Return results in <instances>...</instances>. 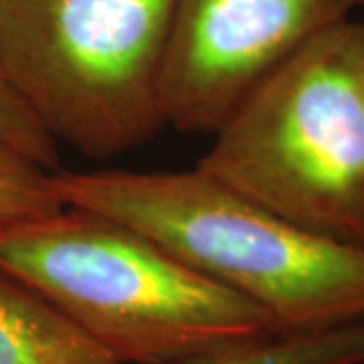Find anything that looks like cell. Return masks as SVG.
Masks as SVG:
<instances>
[{
  "label": "cell",
  "mask_w": 364,
  "mask_h": 364,
  "mask_svg": "<svg viewBox=\"0 0 364 364\" xmlns=\"http://www.w3.org/2000/svg\"><path fill=\"white\" fill-rule=\"evenodd\" d=\"M63 207L134 227L253 301L277 332L364 322V249L310 233L193 170H55Z\"/></svg>",
  "instance_id": "6da1fadb"
},
{
  "label": "cell",
  "mask_w": 364,
  "mask_h": 364,
  "mask_svg": "<svg viewBox=\"0 0 364 364\" xmlns=\"http://www.w3.org/2000/svg\"><path fill=\"white\" fill-rule=\"evenodd\" d=\"M0 269L41 294L119 364H170L277 334L253 301L134 227L81 208L0 227Z\"/></svg>",
  "instance_id": "7a4b0ae2"
},
{
  "label": "cell",
  "mask_w": 364,
  "mask_h": 364,
  "mask_svg": "<svg viewBox=\"0 0 364 364\" xmlns=\"http://www.w3.org/2000/svg\"><path fill=\"white\" fill-rule=\"evenodd\" d=\"M213 136L196 168L310 233L364 249V18L299 47Z\"/></svg>",
  "instance_id": "3957f363"
},
{
  "label": "cell",
  "mask_w": 364,
  "mask_h": 364,
  "mask_svg": "<svg viewBox=\"0 0 364 364\" xmlns=\"http://www.w3.org/2000/svg\"><path fill=\"white\" fill-rule=\"evenodd\" d=\"M176 0H0V73L57 142L122 156L166 128Z\"/></svg>",
  "instance_id": "277c9868"
},
{
  "label": "cell",
  "mask_w": 364,
  "mask_h": 364,
  "mask_svg": "<svg viewBox=\"0 0 364 364\" xmlns=\"http://www.w3.org/2000/svg\"><path fill=\"white\" fill-rule=\"evenodd\" d=\"M364 0H176L162 75L166 126L215 134L261 79Z\"/></svg>",
  "instance_id": "5b68a950"
},
{
  "label": "cell",
  "mask_w": 364,
  "mask_h": 364,
  "mask_svg": "<svg viewBox=\"0 0 364 364\" xmlns=\"http://www.w3.org/2000/svg\"><path fill=\"white\" fill-rule=\"evenodd\" d=\"M0 364H119L53 304L0 269Z\"/></svg>",
  "instance_id": "8992f818"
},
{
  "label": "cell",
  "mask_w": 364,
  "mask_h": 364,
  "mask_svg": "<svg viewBox=\"0 0 364 364\" xmlns=\"http://www.w3.org/2000/svg\"><path fill=\"white\" fill-rule=\"evenodd\" d=\"M170 364H364V322L318 332H277Z\"/></svg>",
  "instance_id": "52a82bcc"
},
{
  "label": "cell",
  "mask_w": 364,
  "mask_h": 364,
  "mask_svg": "<svg viewBox=\"0 0 364 364\" xmlns=\"http://www.w3.org/2000/svg\"><path fill=\"white\" fill-rule=\"evenodd\" d=\"M63 208L53 172L0 140V227Z\"/></svg>",
  "instance_id": "ba28073f"
},
{
  "label": "cell",
  "mask_w": 364,
  "mask_h": 364,
  "mask_svg": "<svg viewBox=\"0 0 364 364\" xmlns=\"http://www.w3.org/2000/svg\"><path fill=\"white\" fill-rule=\"evenodd\" d=\"M0 140L47 170H59V142L0 73Z\"/></svg>",
  "instance_id": "9c48e42d"
}]
</instances>
